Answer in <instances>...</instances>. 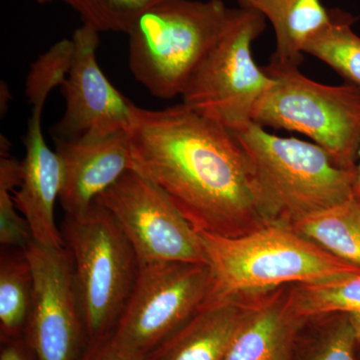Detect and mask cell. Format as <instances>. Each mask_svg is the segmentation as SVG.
<instances>
[{
	"instance_id": "1",
	"label": "cell",
	"mask_w": 360,
	"mask_h": 360,
	"mask_svg": "<svg viewBox=\"0 0 360 360\" xmlns=\"http://www.w3.org/2000/svg\"><path fill=\"white\" fill-rule=\"evenodd\" d=\"M129 148L132 169L160 187L196 231L238 236L269 224L245 149L220 123L184 103L136 106Z\"/></svg>"
},
{
	"instance_id": "2",
	"label": "cell",
	"mask_w": 360,
	"mask_h": 360,
	"mask_svg": "<svg viewBox=\"0 0 360 360\" xmlns=\"http://www.w3.org/2000/svg\"><path fill=\"white\" fill-rule=\"evenodd\" d=\"M198 233L210 272L205 304L246 300L286 284L317 283L360 272L290 225L269 224L238 236Z\"/></svg>"
},
{
	"instance_id": "3",
	"label": "cell",
	"mask_w": 360,
	"mask_h": 360,
	"mask_svg": "<svg viewBox=\"0 0 360 360\" xmlns=\"http://www.w3.org/2000/svg\"><path fill=\"white\" fill-rule=\"evenodd\" d=\"M234 134L252 167L258 201L269 224L291 226L354 198L356 169L338 167L314 142L278 136L255 122Z\"/></svg>"
},
{
	"instance_id": "4",
	"label": "cell",
	"mask_w": 360,
	"mask_h": 360,
	"mask_svg": "<svg viewBox=\"0 0 360 360\" xmlns=\"http://www.w3.org/2000/svg\"><path fill=\"white\" fill-rule=\"evenodd\" d=\"M233 11L222 0H169L149 9L127 32L135 79L158 98L182 96Z\"/></svg>"
},
{
	"instance_id": "5",
	"label": "cell",
	"mask_w": 360,
	"mask_h": 360,
	"mask_svg": "<svg viewBox=\"0 0 360 360\" xmlns=\"http://www.w3.org/2000/svg\"><path fill=\"white\" fill-rule=\"evenodd\" d=\"M70 251L89 343L108 338L134 290L139 264L129 239L103 206L65 214L61 227Z\"/></svg>"
},
{
	"instance_id": "6",
	"label": "cell",
	"mask_w": 360,
	"mask_h": 360,
	"mask_svg": "<svg viewBox=\"0 0 360 360\" xmlns=\"http://www.w3.org/2000/svg\"><path fill=\"white\" fill-rule=\"evenodd\" d=\"M274 84L257 104L253 122L309 136L336 165L356 169L360 144V87L328 85L305 77L298 65L270 59Z\"/></svg>"
},
{
	"instance_id": "7",
	"label": "cell",
	"mask_w": 360,
	"mask_h": 360,
	"mask_svg": "<svg viewBox=\"0 0 360 360\" xmlns=\"http://www.w3.org/2000/svg\"><path fill=\"white\" fill-rule=\"evenodd\" d=\"M265 21L252 7L234 9L221 37L191 75L181 96L184 105L233 134L253 122L257 104L274 82L252 54Z\"/></svg>"
},
{
	"instance_id": "8",
	"label": "cell",
	"mask_w": 360,
	"mask_h": 360,
	"mask_svg": "<svg viewBox=\"0 0 360 360\" xmlns=\"http://www.w3.org/2000/svg\"><path fill=\"white\" fill-rule=\"evenodd\" d=\"M210 284L206 264H139L134 290L111 340L122 349L146 359L203 307Z\"/></svg>"
},
{
	"instance_id": "9",
	"label": "cell",
	"mask_w": 360,
	"mask_h": 360,
	"mask_svg": "<svg viewBox=\"0 0 360 360\" xmlns=\"http://www.w3.org/2000/svg\"><path fill=\"white\" fill-rule=\"evenodd\" d=\"M94 202L115 217L134 248L139 264H207L198 231L160 187L136 170L125 172Z\"/></svg>"
},
{
	"instance_id": "10",
	"label": "cell",
	"mask_w": 360,
	"mask_h": 360,
	"mask_svg": "<svg viewBox=\"0 0 360 360\" xmlns=\"http://www.w3.org/2000/svg\"><path fill=\"white\" fill-rule=\"evenodd\" d=\"M34 283L25 340L35 360H78L85 329L70 251L32 241L25 250Z\"/></svg>"
},
{
	"instance_id": "11",
	"label": "cell",
	"mask_w": 360,
	"mask_h": 360,
	"mask_svg": "<svg viewBox=\"0 0 360 360\" xmlns=\"http://www.w3.org/2000/svg\"><path fill=\"white\" fill-rule=\"evenodd\" d=\"M98 33L82 25L73 33L72 65L61 85L63 117L52 127L54 141H71L91 131H129L136 105L104 75L96 60Z\"/></svg>"
},
{
	"instance_id": "12",
	"label": "cell",
	"mask_w": 360,
	"mask_h": 360,
	"mask_svg": "<svg viewBox=\"0 0 360 360\" xmlns=\"http://www.w3.org/2000/svg\"><path fill=\"white\" fill-rule=\"evenodd\" d=\"M61 165L59 201L75 214L132 169L129 131H91L71 141H54Z\"/></svg>"
},
{
	"instance_id": "13",
	"label": "cell",
	"mask_w": 360,
	"mask_h": 360,
	"mask_svg": "<svg viewBox=\"0 0 360 360\" xmlns=\"http://www.w3.org/2000/svg\"><path fill=\"white\" fill-rule=\"evenodd\" d=\"M42 106H33L28 120L22 160V179L13 193L14 203L25 217L33 241L46 248L63 250L65 239L54 217L61 189V165L56 150L45 141L41 129Z\"/></svg>"
},
{
	"instance_id": "14",
	"label": "cell",
	"mask_w": 360,
	"mask_h": 360,
	"mask_svg": "<svg viewBox=\"0 0 360 360\" xmlns=\"http://www.w3.org/2000/svg\"><path fill=\"white\" fill-rule=\"evenodd\" d=\"M309 321L295 311L284 288L243 300L240 321L224 360H292Z\"/></svg>"
},
{
	"instance_id": "15",
	"label": "cell",
	"mask_w": 360,
	"mask_h": 360,
	"mask_svg": "<svg viewBox=\"0 0 360 360\" xmlns=\"http://www.w3.org/2000/svg\"><path fill=\"white\" fill-rule=\"evenodd\" d=\"M243 311V300L205 304L146 360H224Z\"/></svg>"
},
{
	"instance_id": "16",
	"label": "cell",
	"mask_w": 360,
	"mask_h": 360,
	"mask_svg": "<svg viewBox=\"0 0 360 360\" xmlns=\"http://www.w3.org/2000/svg\"><path fill=\"white\" fill-rule=\"evenodd\" d=\"M252 7L269 20L276 35L271 59L300 66L307 40L328 25L330 11L321 0H252Z\"/></svg>"
},
{
	"instance_id": "17",
	"label": "cell",
	"mask_w": 360,
	"mask_h": 360,
	"mask_svg": "<svg viewBox=\"0 0 360 360\" xmlns=\"http://www.w3.org/2000/svg\"><path fill=\"white\" fill-rule=\"evenodd\" d=\"M291 227L333 257L360 269V200L355 196L312 213Z\"/></svg>"
},
{
	"instance_id": "18",
	"label": "cell",
	"mask_w": 360,
	"mask_h": 360,
	"mask_svg": "<svg viewBox=\"0 0 360 360\" xmlns=\"http://www.w3.org/2000/svg\"><path fill=\"white\" fill-rule=\"evenodd\" d=\"M34 283L25 250L2 248L0 257V330L2 340L26 333L33 307Z\"/></svg>"
},
{
	"instance_id": "19",
	"label": "cell",
	"mask_w": 360,
	"mask_h": 360,
	"mask_svg": "<svg viewBox=\"0 0 360 360\" xmlns=\"http://www.w3.org/2000/svg\"><path fill=\"white\" fill-rule=\"evenodd\" d=\"M291 303L307 319L345 314L352 319L360 345V272L317 283L293 284Z\"/></svg>"
},
{
	"instance_id": "20",
	"label": "cell",
	"mask_w": 360,
	"mask_h": 360,
	"mask_svg": "<svg viewBox=\"0 0 360 360\" xmlns=\"http://www.w3.org/2000/svg\"><path fill=\"white\" fill-rule=\"evenodd\" d=\"M352 23L349 13L330 11L328 25L307 40L303 52L330 66L348 84L360 87V37Z\"/></svg>"
},
{
	"instance_id": "21",
	"label": "cell",
	"mask_w": 360,
	"mask_h": 360,
	"mask_svg": "<svg viewBox=\"0 0 360 360\" xmlns=\"http://www.w3.org/2000/svg\"><path fill=\"white\" fill-rule=\"evenodd\" d=\"M309 333H300L292 360H357L359 336L349 315L316 317Z\"/></svg>"
},
{
	"instance_id": "22",
	"label": "cell",
	"mask_w": 360,
	"mask_h": 360,
	"mask_svg": "<svg viewBox=\"0 0 360 360\" xmlns=\"http://www.w3.org/2000/svg\"><path fill=\"white\" fill-rule=\"evenodd\" d=\"M97 32H129L144 13L169 0H61Z\"/></svg>"
},
{
	"instance_id": "23",
	"label": "cell",
	"mask_w": 360,
	"mask_h": 360,
	"mask_svg": "<svg viewBox=\"0 0 360 360\" xmlns=\"http://www.w3.org/2000/svg\"><path fill=\"white\" fill-rule=\"evenodd\" d=\"M73 54L72 39H63L32 63L25 82V96L32 108H44L52 89L63 84L72 65Z\"/></svg>"
},
{
	"instance_id": "24",
	"label": "cell",
	"mask_w": 360,
	"mask_h": 360,
	"mask_svg": "<svg viewBox=\"0 0 360 360\" xmlns=\"http://www.w3.org/2000/svg\"><path fill=\"white\" fill-rule=\"evenodd\" d=\"M20 186L18 176L8 172L0 174V243L2 248L26 250L33 241L30 225L20 217L13 193Z\"/></svg>"
},
{
	"instance_id": "25",
	"label": "cell",
	"mask_w": 360,
	"mask_h": 360,
	"mask_svg": "<svg viewBox=\"0 0 360 360\" xmlns=\"http://www.w3.org/2000/svg\"><path fill=\"white\" fill-rule=\"evenodd\" d=\"M78 360H146L144 357L130 354L115 345L111 335L96 342L89 343V347Z\"/></svg>"
},
{
	"instance_id": "26",
	"label": "cell",
	"mask_w": 360,
	"mask_h": 360,
	"mask_svg": "<svg viewBox=\"0 0 360 360\" xmlns=\"http://www.w3.org/2000/svg\"><path fill=\"white\" fill-rule=\"evenodd\" d=\"M0 360H35L25 338L4 341Z\"/></svg>"
},
{
	"instance_id": "27",
	"label": "cell",
	"mask_w": 360,
	"mask_h": 360,
	"mask_svg": "<svg viewBox=\"0 0 360 360\" xmlns=\"http://www.w3.org/2000/svg\"><path fill=\"white\" fill-rule=\"evenodd\" d=\"M359 158V163L356 167V174H355V181H354V196L357 198V200H360V144L359 148V153H357Z\"/></svg>"
},
{
	"instance_id": "28",
	"label": "cell",
	"mask_w": 360,
	"mask_h": 360,
	"mask_svg": "<svg viewBox=\"0 0 360 360\" xmlns=\"http://www.w3.org/2000/svg\"><path fill=\"white\" fill-rule=\"evenodd\" d=\"M33 1L37 2V4H47V2L53 1V0H33Z\"/></svg>"
},
{
	"instance_id": "29",
	"label": "cell",
	"mask_w": 360,
	"mask_h": 360,
	"mask_svg": "<svg viewBox=\"0 0 360 360\" xmlns=\"http://www.w3.org/2000/svg\"><path fill=\"white\" fill-rule=\"evenodd\" d=\"M238 1L240 4H250V2L252 1V0H238Z\"/></svg>"
},
{
	"instance_id": "30",
	"label": "cell",
	"mask_w": 360,
	"mask_h": 360,
	"mask_svg": "<svg viewBox=\"0 0 360 360\" xmlns=\"http://www.w3.org/2000/svg\"><path fill=\"white\" fill-rule=\"evenodd\" d=\"M359 347H360V345H359Z\"/></svg>"
}]
</instances>
